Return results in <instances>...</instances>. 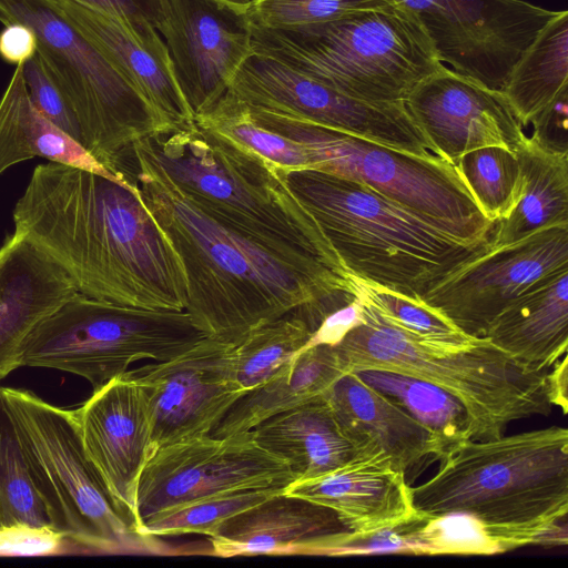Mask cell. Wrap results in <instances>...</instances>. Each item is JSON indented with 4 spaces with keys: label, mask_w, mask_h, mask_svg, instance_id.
I'll return each instance as SVG.
<instances>
[{
    "label": "cell",
    "mask_w": 568,
    "mask_h": 568,
    "mask_svg": "<svg viewBox=\"0 0 568 568\" xmlns=\"http://www.w3.org/2000/svg\"><path fill=\"white\" fill-rule=\"evenodd\" d=\"M121 173L178 254L187 286L184 311L204 334L234 344L294 311L320 324L354 301L351 278L311 256L272 248L202 209L170 179L144 139L133 143Z\"/></svg>",
    "instance_id": "6da1fadb"
},
{
    "label": "cell",
    "mask_w": 568,
    "mask_h": 568,
    "mask_svg": "<svg viewBox=\"0 0 568 568\" xmlns=\"http://www.w3.org/2000/svg\"><path fill=\"white\" fill-rule=\"evenodd\" d=\"M12 220L13 232L50 255L78 293L126 306L185 310L182 263L134 183L49 161L33 169Z\"/></svg>",
    "instance_id": "7a4b0ae2"
},
{
    "label": "cell",
    "mask_w": 568,
    "mask_h": 568,
    "mask_svg": "<svg viewBox=\"0 0 568 568\" xmlns=\"http://www.w3.org/2000/svg\"><path fill=\"white\" fill-rule=\"evenodd\" d=\"M144 140L170 179L211 215L349 278L318 223L288 187L284 169L195 122Z\"/></svg>",
    "instance_id": "3957f363"
},
{
    "label": "cell",
    "mask_w": 568,
    "mask_h": 568,
    "mask_svg": "<svg viewBox=\"0 0 568 568\" xmlns=\"http://www.w3.org/2000/svg\"><path fill=\"white\" fill-rule=\"evenodd\" d=\"M284 176L351 274L414 300L489 244L463 242L355 180L315 169Z\"/></svg>",
    "instance_id": "277c9868"
},
{
    "label": "cell",
    "mask_w": 568,
    "mask_h": 568,
    "mask_svg": "<svg viewBox=\"0 0 568 568\" xmlns=\"http://www.w3.org/2000/svg\"><path fill=\"white\" fill-rule=\"evenodd\" d=\"M357 303L361 321L334 345L346 372L389 371L445 389L465 406L471 440L499 437L513 422L552 412L549 369L521 364L486 337L466 345L418 341Z\"/></svg>",
    "instance_id": "5b68a950"
},
{
    "label": "cell",
    "mask_w": 568,
    "mask_h": 568,
    "mask_svg": "<svg viewBox=\"0 0 568 568\" xmlns=\"http://www.w3.org/2000/svg\"><path fill=\"white\" fill-rule=\"evenodd\" d=\"M412 497L422 515L465 514L503 528L567 521L568 429L465 440L432 478L412 488Z\"/></svg>",
    "instance_id": "8992f818"
},
{
    "label": "cell",
    "mask_w": 568,
    "mask_h": 568,
    "mask_svg": "<svg viewBox=\"0 0 568 568\" xmlns=\"http://www.w3.org/2000/svg\"><path fill=\"white\" fill-rule=\"evenodd\" d=\"M253 51L349 97L405 103L444 64L416 17L387 3L294 29L252 24Z\"/></svg>",
    "instance_id": "52a82bcc"
},
{
    "label": "cell",
    "mask_w": 568,
    "mask_h": 568,
    "mask_svg": "<svg viewBox=\"0 0 568 568\" xmlns=\"http://www.w3.org/2000/svg\"><path fill=\"white\" fill-rule=\"evenodd\" d=\"M0 22L33 30L36 53L74 114L82 146L126 181L121 169L133 143L165 132L150 104L54 0H0Z\"/></svg>",
    "instance_id": "ba28073f"
},
{
    "label": "cell",
    "mask_w": 568,
    "mask_h": 568,
    "mask_svg": "<svg viewBox=\"0 0 568 568\" xmlns=\"http://www.w3.org/2000/svg\"><path fill=\"white\" fill-rule=\"evenodd\" d=\"M248 108L260 125L301 144L311 169L362 182L463 242L489 243L495 223L481 213L455 164Z\"/></svg>",
    "instance_id": "9c48e42d"
},
{
    "label": "cell",
    "mask_w": 568,
    "mask_h": 568,
    "mask_svg": "<svg viewBox=\"0 0 568 568\" xmlns=\"http://www.w3.org/2000/svg\"><path fill=\"white\" fill-rule=\"evenodd\" d=\"M207 336L185 311L149 310L75 293L28 337L21 366L53 368L97 389L140 359H171Z\"/></svg>",
    "instance_id": "30bf717a"
},
{
    "label": "cell",
    "mask_w": 568,
    "mask_h": 568,
    "mask_svg": "<svg viewBox=\"0 0 568 568\" xmlns=\"http://www.w3.org/2000/svg\"><path fill=\"white\" fill-rule=\"evenodd\" d=\"M4 396L40 478L53 528L68 540L105 552L155 549L116 506L88 457L73 409L52 405L28 389Z\"/></svg>",
    "instance_id": "8fae6325"
},
{
    "label": "cell",
    "mask_w": 568,
    "mask_h": 568,
    "mask_svg": "<svg viewBox=\"0 0 568 568\" xmlns=\"http://www.w3.org/2000/svg\"><path fill=\"white\" fill-rule=\"evenodd\" d=\"M229 91L251 106L285 114L423 158H440L405 103L342 93L271 57L253 53Z\"/></svg>",
    "instance_id": "7c38bea8"
},
{
    "label": "cell",
    "mask_w": 568,
    "mask_h": 568,
    "mask_svg": "<svg viewBox=\"0 0 568 568\" xmlns=\"http://www.w3.org/2000/svg\"><path fill=\"white\" fill-rule=\"evenodd\" d=\"M295 479L290 466L261 447L251 430L165 445L152 454L140 477V527L186 504L244 490L284 489Z\"/></svg>",
    "instance_id": "4fadbf2b"
},
{
    "label": "cell",
    "mask_w": 568,
    "mask_h": 568,
    "mask_svg": "<svg viewBox=\"0 0 568 568\" xmlns=\"http://www.w3.org/2000/svg\"><path fill=\"white\" fill-rule=\"evenodd\" d=\"M412 12L439 61L503 90L524 51L558 13L524 0H387Z\"/></svg>",
    "instance_id": "5bb4252c"
},
{
    "label": "cell",
    "mask_w": 568,
    "mask_h": 568,
    "mask_svg": "<svg viewBox=\"0 0 568 568\" xmlns=\"http://www.w3.org/2000/svg\"><path fill=\"white\" fill-rule=\"evenodd\" d=\"M568 268V226L478 253L420 298L458 329L484 337L496 317L537 282Z\"/></svg>",
    "instance_id": "9a60e30c"
},
{
    "label": "cell",
    "mask_w": 568,
    "mask_h": 568,
    "mask_svg": "<svg viewBox=\"0 0 568 568\" xmlns=\"http://www.w3.org/2000/svg\"><path fill=\"white\" fill-rule=\"evenodd\" d=\"M248 2L161 0L155 29L164 39L194 118L227 92L254 53Z\"/></svg>",
    "instance_id": "2e32d148"
},
{
    "label": "cell",
    "mask_w": 568,
    "mask_h": 568,
    "mask_svg": "<svg viewBox=\"0 0 568 568\" xmlns=\"http://www.w3.org/2000/svg\"><path fill=\"white\" fill-rule=\"evenodd\" d=\"M233 347L207 335L171 359L132 371L148 398L154 452L211 435L246 393L235 377Z\"/></svg>",
    "instance_id": "e0dca14e"
},
{
    "label": "cell",
    "mask_w": 568,
    "mask_h": 568,
    "mask_svg": "<svg viewBox=\"0 0 568 568\" xmlns=\"http://www.w3.org/2000/svg\"><path fill=\"white\" fill-rule=\"evenodd\" d=\"M73 412L88 457L139 532L138 487L154 453L151 414L142 385L132 371H126L93 389Z\"/></svg>",
    "instance_id": "ac0fdd59"
},
{
    "label": "cell",
    "mask_w": 568,
    "mask_h": 568,
    "mask_svg": "<svg viewBox=\"0 0 568 568\" xmlns=\"http://www.w3.org/2000/svg\"><path fill=\"white\" fill-rule=\"evenodd\" d=\"M405 105L438 155L453 164L462 155L485 146L514 152L526 135L500 91L446 65L423 80Z\"/></svg>",
    "instance_id": "d6986e66"
},
{
    "label": "cell",
    "mask_w": 568,
    "mask_h": 568,
    "mask_svg": "<svg viewBox=\"0 0 568 568\" xmlns=\"http://www.w3.org/2000/svg\"><path fill=\"white\" fill-rule=\"evenodd\" d=\"M64 17L136 88L166 131L194 122L166 44L148 21L131 22L73 0H54Z\"/></svg>",
    "instance_id": "ffe728a7"
},
{
    "label": "cell",
    "mask_w": 568,
    "mask_h": 568,
    "mask_svg": "<svg viewBox=\"0 0 568 568\" xmlns=\"http://www.w3.org/2000/svg\"><path fill=\"white\" fill-rule=\"evenodd\" d=\"M323 397L357 460L406 476L427 459H442V449L428 429L353 372L338 377Z\"/></svg>",
    "instance_id": "44dd1931"
},
{
    "label": "cell",
    "mask_w": 568,
    "mask_h": 568,
    "mask_svg": "<svg viewBox=\"0 0 568 568\" xmlns=\"http://www.w3.org/2000/svg\"><path fill=\"white\" fill-rule=\"evenodd\" d=\"M78 293L44 251L12 232L0 245V381L21 366L34 328Z\"/></svg>",
    "instance_id": "7402d4cb"
},
{
    "label": "cell",
    "mask_w": 568,
    "mask_h": 568,
    "mask_svg": "<svg viewBox=\"0 0 568 568\" xmlns=\"http://www.w3.org/2000/svg\"><path fill=\"white\" fill-rule=\"evenodd\" d=\"M348 531L335 511L280 491L221 524L210 537L212 555H324Z\"/></svg>",
    "instance_id": "603a6c76"
},
{
    "label": "cell",
    "mask_w": 568,
    "mask_h": 568,
    "mask_svg": "<svg viewBox=\"0 0 568 568\" xmlns=\"http://www.w3.org/2000/svg\"><path fill=\"white\" fill-rule=\"evenodd\" d=\"M283 491L331 508L355 534L395 527L419 515L405 474L371 462L356 459L322 476L294 480Z\"/></svg>",
    "instance_id": "cb8c5ba5"
},
{
    "label": "cell",
    "mask_w": 568,
    "mask_h": 568,
    "mask_svg": "<svg viewBox=\"0 0 568 568\" xmlns=\"http://www.w3.org/2000/svg\"><path fill=\"white\" fill-rule=\"evenodd\" d=\"M484 337L532 369H550L568 347V268L519 295Z\"/></svg>",
    "instance_id": "d4e9b609"
},
{
    "label": "cell",
    "mask_w": 568,
    "mask_h": 568,
    "mask_svg": "<svg viewBox=\"0 0 568 568\" xmlns=\"http://www.w3.org/2000/svg\"><path fill=\"white\" fill-rule=\"evenodd\" d=\"M251 432L261 447L290 466L295 480L322 476L357 459L323 396L276 414Z\"/></svg>",
    "instance_id": "484cf974"
},
{
    "label": "cell",
    "mask_w": 568,
    "mask_h": 568,
    "mask_svg": "<svg viewBox=\"0 0 568 568\" xmlns=\"http://www.w3.org/2000/svg\"><path fill=\"white\" fill-rule=\"evenodd\" d=\"M344 368L334 345L305 347L280 373L244 393L211 433L225 437L324 395Z\"/></svg>",
    "instance_id": "4316f807"
},
{
    "label": "cell",
    "mask_w": 568,
    "mask_h": 568,
    "mask_svg": "<svg viewBox=\"0 0 568 568\" xmlns=\"http://www.w3.org/2000/svg\"><path fill=\"white\" fill-rule=\"evenodd\" d=\"M514 153L524 176L523 196L508 217L495 222L489 247L568 226V152L552 150L531 134L523 138Z\"/></svg>",
    "instance_id": "83f0119b"
},
{
    "label": "cell",
    "mask_w": 568,
    "mask_h": 568,
    "mask_svg": "<svg viewBox=\"0 0 568 568\" xmlns=\"http://www.w3.org/2000/svg\"><path fill=\"white\" fill-rule=\"evenodd\" d=\"M37 156L120 180L36 109L21 62L0 99V175L12 165Z\"/></svg>",
    "instance_id": "f1b7e54d"
},
{
    "label": "cell",
    "mask_w": 568,
    "mask_h": 568,
    "mask_svg": "<svg viewBox=\"0 0 568 568\" xmlns=\"http://www.w3.org/2000/svg\"><path fill=\"white\" fill-rule=\"evenodd\" d=\"M568 90V11L539 31L511 69L501 90L525 126Z\"/></svg>",
    "instance_id": "f546056e"
},
{
    "label": "cell",
    "mask_w": 568,
    "mask_h": 568,
    "mask_svg": "<svg viewBox=\"0 0 568 568\" xmlns=\"http://www.w3.org/2000/svg\"><path fill=\"white\" fill-rule=\"evenodd\" d=\"M351 372L428 429L442 449V459L459 444L470 439L471 426L465 406L445 389L389 371Z\"/></svg>",
    "instance_id": "4dcf8cb0"
},
{
    "label": "cell",
    "mask_w": 568,
    "mask_h": 568,
    "mask_svg": "<svg viewBox=\"0 0 568 568\" xmlns=\"http://www.w3.org/2000/svg\"><path fill=\"white\" fill-rule=\"evenodd\" d=\"M53 527L43 488L0 385V525Z\"/></svg>",
    "instance_id": "1f68e13d"
},
{
    "label": "cell",
    "mask_w": 568,
    "mask_h": 568,
    "mask_svg": "<svg viewBox=\"0 0 568 568\" xmlns=\"http://www.w3.org/2000/svg\"><path fill=\"white\" fill-rule=\"evenodd\" d=\"M313 333L301 310L246 332L233 347L239 385L247 392L274 377L307 346Z\"/></svg>",
    "instance_id": "d6a6232c"
},
{
    "label": "cell",
    "mask_w": 568,
    "mask_h": 568,
    "mask_svg": "<svg viewBox=\"0 0 568 568\" xmlns=\"http://www.w3.org/2000/svg\"><path fill=\"white\" fill-rule=\"evenodd\" d=\"M455 166L481 213L493 223L508 217L523 196L521 168L508 149H476L462 155Z\"/></svg>",
    "instance_id": "836d02e7"
},
{
    "label": "cell",
    "mask_w": 568,
    "mask_h": 568,
    "mask_svg": "<svg viewBox=\"0 0 568 568\" xmlns=\"http://www.w3.org/2000/svg\"><path fill=\"white\" fill-rule=\"evenodd\" d=\"M351 291L382 322L413 338L436 345H466L475 338L458 329L444 315L420 300L349 274Z\"/></svg>",
    "instance_id": "e575fe53"
},
{
    "label": "cell",
    "mask_w": 568,
    "mask_h": 568,
    "mask_svg": "<svg viewBox=\"0 0 568 568\" xmlns=\"http://www.w3.org/2000/svg\"><path fill=\"white\" fill-rule=\"evenodd\" d=\"M194 122L264 156L285 171L311 169L301 144L260 125L248 105L231 91L209 110L195 115Z\"/></svg>",
    "instance_id": "d590c367"
},
{
    "label": "cell",
    "mask_w": 568,
    "mask_h": 568,
    "mask_svg": "<svg viewBox=\"0 0 568 568\" xmlns=\"http://www.w3.org/2000/svg\"><path fill=\"white\" fill-rule=\"evenodd\" d=\"M283 490L252 489L197 500L150 517L139 531L146 538L186 534L211 537L227 518Z\"/></svg>",
    "instance_id": "8d00e7d4"
},
{
    "label": "cell",
    "mask_w": 568,
    "mask_h": 568,
    "mask_svg": "<svg viewBox=\"0 0 568 568\" xmlns=\"http://www.w3.org/2000/svg\"><path fill=\"white\" fill-rule=\"evenodd\" d=\"M390 3L387 0H250L252 24L294 29L325 22L351 11Z\"/></svg>",
    "instance_id": "74e56055"
},
{
    "label": "cell",
    "mask_w": 568,
    "mask_h": 568,
    "mask_svg": "<svg viewBox=\"0 0 568 568\" xmlns=\"http://www.w3.org/2000/svg\"><path fill=\"white\" fill-rule=\"evenodd\" d=\"M23 77L36 109L62 132L81 143L80 128L74 114L44 71L37 53L23 62Z\"/></svg>",
    "instance_id": "f35d334b"
},
{
    "label": "cell",
    "mask_w": 568,
    "mask_h": 568,
    "mask_svg": "<svg viewBox=\"0 0 568 568\" xmlns=\"http://www.w3.org/2000/svg\"><path fill=\"white\" fill-rule=\"evenodd\" d=\"M68 538L50 526L0 525V556H48L63 550Z\"/></svg>",
    "instance_id": "ab89813d"
},
{
    "label": "cell",
    "mask_w": 568,
    "mask_h": 568,
    "mask_svg": "<svg viewBox=\"0 0 568 568\" xmlns=\"http://www.w3.org/2000/svg\"><path fill=\"white\" fill-rule=\"evenodd\" d=\"M567 111L568 90L531 120L532 135L552 150L568 152Z\"/></svg>",
    "instance_id": "60d3db41"
},
{
    "label": "cell",
    "mask_w": 568,
    "mask_h": 568,
    "mask_svg": "<svg viewBox=\"0 0 568 568\" xmlns=\"http://www.w3.org/2000/svg\"><path fill=\"white\" fill-rule=\"evenodd\" d=\"M131 22L148 21L154 28L161 0H73Z\"/></svg>",
    "instance_id": "b9f144b4"
},
{
    "label": "cell",
    "mask_w": 568,
    "mask_h": 568,
    "mask_svg": "<svg viewBox=\"0 0 568 568\" xmlns=\"http://www.w3.org/2000/svg\"><path fill=\"white\" fill-rule=\"evenodd\" d=\"M37 38L31 28L22 23L4 26L0 32V57L10 64H19L34 55Z\"/></svg>",
    "instance_id": "7bdbcfd3"
},
{
    "label": "cell",
    "mask_w": 568,
    "mask_h": 568,
    "mask_svg": "<svg viewBox=\"0 0 568 568\" xmlns=\"http://www.w3.org/2000/svg\"><path fill=\"white\" fill-rule=\"evenodd\" d=\"M552 369L548 372V386L551 403L567 414L568 408V361L567 355L561 361L554 364Z\"/></svg>",
    "instance_id": "ee69618b"
}]
</instances>
